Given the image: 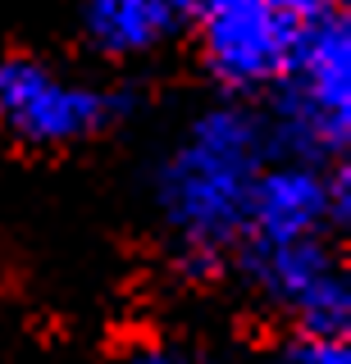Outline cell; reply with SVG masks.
<instances>
[{"mask_svg": "<svg viewBox=\"0 0 351 364\" xmlns=\"http://www.w3.org/2000/svg\"><path fill=\"white\" fill-rule=\"evenodd\" d=\"M274 151L315 164H347L351 146V18L347 5L310 18L283 82L260 105Z\"/></svg>", "mask_w": 351, "mask_h": 364, "instance_id": "obj_3", "label": "cell"}, {"mask_svg": "<svg viewBox=\"0 0 351 364\" xmlns=\"http://www.w3.org/2000/svg\"><path fill=\"white\" fill-rule=\"evenodd\" d=\"M142 96L119 77L64 68L41 50L0 55V136L28 155H69L128 128Z\"/></svg>", "mask_w": 351, "mask_h": 364, "instance_id": "obj_2", "label": "cell"}, {"mask_svg": "<svg viewBox=\"0 0 351 364\" xmlns=\"http://www.w3.org/2000/svg\"><path fill=\"white\" fill-rule=\"evenodd\" d=\"M119 364H237L229 350L210 346L201 337H178V333H155L132 341L119 355Z\"/></svg>", "mask_w": 351, "mask_h": 364, "instance_id": "obj_8", "label": "cell"}, {"mask_svg": "<svg viewBox=\"0 0 351 364\" xmlns=\"http://www.w3.org/2000/svg\"><path fill=\"white\" fill-rule=\"evenodd\" d=\"M178 5H183V9H187V18H192V9H197L201 0H178ZM260 5H269V9H283V14H292V18L310 23V18L328 14V9H342V0H260Z\"/></svg>", "mask_w": 351, "mask_h": 364, "instance_id": "obj_10", "label": "cell"}, {"mask_svg": "<svg viewBox=\"0 0 351 364\" xmlns=\"http://www.w3.org/2000/svg\"><path fill=\"white\" fill-rule=\"evenodd\" d=\"M260 310L283 318L288 333L351 337V273L337 242H242L233 269Z\"/></svg>", "mask_w": 351, "mask_h": 364, "instance_id": "obj_4", "label": "cell"}, {"mask_svg": "<svg viewBox=\"0 0 351 364\" xmlns=\"http://www.w3.org/2000/svg\"><path fill=\"white\" fill-rule=\"evenodd\" d=\"M301 28V18L260 0H201L187 18L206 82L224 100H251V105H260L283 82Z\"/></svg>", "mask_w": 351, "mask_h": 364, "instance_id": "obj_5", "label": "cell"}, {"mask_svg": "<svg viewBox=\"0 0 351 364\" xmlns=\"http://www.w3.org/2000/svg\"><path fill=\"white\" fill-rule=\"evenodd\" d=\"M187 37L178 0H78V41L110 68H137Z\"/></svg>", "mask_w": 351, "mask_h": 364, "instance_id": "obj_7", "label": "cell"}, {"mask_svg": "<svg viewBox=\"0 0 351 364\" xmlns=\"http://www.w3.org/2000/svg\"><path fill=\"white\" fill-rule=\"evenodd\" d=\"M269 364H351V341L283 333L274 341V350H269Z\"/></svg>", "mask_w": 351, "mask_h": 364, "instance_id": "obj_9", "label": "cell"}, {"mask_svg": "<svg viewBox=\"0 0 351 364\" xmlns=\"http://www.w3.org/2000/svg\"><path fill=\"white\" fill-rule=\"evenodd\" d=\"M351 223V168L274 155L256 178L242 242H333Z\"/></svg>", "mask_w": 351, "mask_h": 364, "instance_id": "obj_6", "label": "cell"}, {"mask_svg": "<svg viewBox=\"0 0 351 364\" xmlns=\"http://www.w3.org/2000/svg\"><path fill=\"white\" fill-rule=\"evenodd\" d=\"M274 155L269 123L251 100L214 96L178 123L146 182L155 237L178 278L214 282L233 269L256 178Z\"/></svg>", "mask_w": 351, "mask_h": 364, "instance_id": "obj_1", "label": "cell"}]
</instances>
